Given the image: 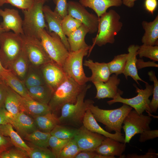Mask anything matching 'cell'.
<instances>
[{
  "mask_svg": "<svg viewBox=\"0 0 158 158\" xmlns=\"http://www.w3.org/2000/svg\"><path fill=\"white\" fill-rule=\"evenodd\" d=\"M91 46L75 51H70L62 67L67 75L80 85H84L89 81L83 67L84 57L87 55Z\"/></svg>",
  "mask_w": 158,
  "mask_h": 158,
  "instance_id": "obj_8",
  "label": "cell"
},
{
  "mask_svg": "<svg viewBox=\"0 0 158 158\" xmlns=\"http://www.w3.org/2000/svg\"><path fill=\"white\" fill-rule=\"evenodd\" d=\"M139 46L135 44L131 45L128 48V56L123 74L126 79L128 76L131 77L133 79L140 85L138 80L141 81L145 83L147 82L144 81L139 76L137 68L136 63L137 60V51Z\"/></svg>",
  "mask_w": 158,
  "mask_h": 158,
  "instance_id": "obj_21",
  "label": "cell"
},
{
  "mask_svg": "<svg viewBox=\"0 0 158 158\" xmlns=\"http://www.w3.org/2000/svg\"><path fill=\"white\" fill-rule=\"evenodd\" d=\"M137 54L141 58L145 57L153 61H158V46H152L143 44L139 46Z\"/></svg>",
  "mask_w": 158,
  "mask_h": 158,
  "instance_id": "obj_38",
  "label": "cell"
},
{
  "mask_svg": "<svg viewBox=\"0 0 158 158\" xmlns=\"http://www.w3.org/2000/svg\"><path fill=\"white\" fill-rule=\"evenodd\" d=\"M6 0H0V6H1L5 4Z\"/></svg>",
  "mask_w": 158,
  "mask_h": 158,
  "instance_id": "obj_55",
  "label": "cell"
},
{
  "mask_svg": "<svg viewBox=\"0 0 158 158\" xmlns=\"http://www.w3.org/2000/svg\"><path fill=\"white\" fill-rule=\"evenodd\" d=\"M4 104L6 109L12 116L21 111L18 94L8 86Z\"/></svg>",
  "mask_w": 158,
  "mask_h": 158,
  "instance_id": "obj_34",
  "label": "cell"
},
{
  "mask_svg": "<svg viewBox=\"0 0 158 158\" xmlns=\"http://www.w3.org/2000/svg\"><path fill=\"white\" fill-rule=\"evenodd\" d=\"M83 65L89 68L92 74L89 77V81L105 82L109 79L111 74L107 63L94 62L91 59L85 60Z\"/></svg>",
  "mask_w": 158,
  "mask_h": 158,
  "instance_id": "obj_23",
  "label": "cell"
},
{
  "mask_svg": "<svg viewBox=\"0 0 158 158\" xmlns=\"http://www.w3.org/2000/svg\"><path fill=\"white\" fill-rule=\"evenodd\" d=\"M120 79L118 75L113 74L105 82H95L92 83L97 90L95 98L98 99L106 98L114 99L121 91L118 88Z\"/></svg>",
  "mask_w": 158,
  "mask_h": 158,
  "instance_id": "obj_16",
  "label": "cell"
},
{
  "mask_svg": "<svg viewBox=\"0 0 158 158\" xmlns=\"http://www.w3.org/2000/svg\"><path fill=\"white\" fill-rule=\"evenodd\" d=\"M80 151L74 139H70L62 150L59 158H74Z\"/></svg>",
  "mask_w": 158,
  "mask_h": 158,
  "instance_id": "obj_39",
  "label": "cell"
},
{
  "mask_svg": "<svg viewBox=\"0 0 158 158\" xmlns=\"http://www.w3.org/2000/svg\"><path fill=\"white\" fill-rule=\"evenodd\" d=\"M158 137V130H145L140 134L139 139L140 142H143L150 140L156 138Z\"/></svg>",
  "mask_w": 158,
  "mask_h": 158,
  "instance_id": "obj_46",
  "label": "cell"
},
{
  "mask_svg": "<svg viewBox=\"0 0 158 158\" xmlns=\"http://www.w3.org/2000/svg\"><path fill=\"white\" fill-rule=\"evenodd\" d=\"M43 11L47 23V30L49 32H54L58 35L68 51H71L67 37L64 34L62 30V19L48 5L44 6Z\"/></svg>",
  "mask_w": 158,
  "mask_h": 158,
  "instance_id": "obj_17",
  "label": "cell"
},
{
  "mask_svg": "<svg viewBox=\"0 0 158 158\" xmlns=\"http://www.w3.org/2000/svg\"><path fill=\"white\" fill-rule=\"evenodd\" d=\"M51 135L50 133L44 132L37 129L26 134L24 139L34 146L47 148L49 147L48 142Z\"/></svg>",
  "mask_w": 158,
  "mask_h": 158,
  "instance_id": "obj_33",
  "label": "cell"
},
{
  "mask_svg": "<svg viewBox=\"0 0 158 158\" xmlns=\"http://www.w3.org/2000/svg\"><path fill=\"white\" fill-rule=\"evenodd\" d=\"M121 16L115 10L111 9L99 17L97 34L92 38V44L89 51V56L94 46L101 47L107 43L113 44L115 37L121 30L123 23Z\"/></svg>",
  "mask_w": 158,
  "mask_h": 158,
  "instance_id": "obj_1",
  "label": "cell"
},
{
  "mask_svg": "<svg viewBox=\"0 0 158 158\" xmlns=\"http://www.w3.org/2000/svg\"><path fill=\"white\" fill-rule=\"evenodd\" d=\"M13 145L10 139L0 134V153Z\"/></svg>",
  "mask_w": 158,
  "mask_h": 158,
  "instance_id": "obj_52",
  "label": "cell"
},
{
  "mask_svg": "<svg viewBox=\"0 0 158 158\" xmlns=\"http://www.w3.org/2000/svg\"><path fill=\"white\" fill-rule=\"evenodd\" d=\"M67 126L57 125L50 132L51 135L63 139L74 138L78 131V128Z\"/></svg>",
  "mask_w": 158,
  "mask_h": 158,
  "instance_id": "obj_36",
  "label": "cell"
},
{
  "mask_svg": "<svg viewBox=\"0 0 158 158\" xmlns=\"http://www.w3.org/2000/svg\"><path fill=\"white\" fill-rule=\"evenodd\" d=\"M21 35L23 41V49L30 65L40 68L52 61L44 49L40 39Z\"/></svg>",
  "mask_w": 158,
  "mask_h": 158,
  "instance_id": "obj_11",
  "label": "cell"
},
{
  "mask_svg": "<svg viewBox=\"0 0 158 158\" xmlns=\"http://www.w3.org/2000/svg\"><path fill=\"white\" fill-rule=\"evenodd\" d=\"M158 154L152 150H149L145 154L139 155L136 154H128L126 156L127 158H157L158 157Z\"/></svg>",
  "mask_w": 158,
  "mask_h": 158,
  "instance_id": "obj_49",
  "label": "cell"
},
{
  "mask_svg": "<svg viewBox=\"0 0 158 158\" xmlns=\"http://www.w3.org/2000/svg\"><path fill=\"white\" fill-rule=\"evenodd\" d=\"M29 66L28 59L23 48L20 55L13 63L8 70L11 71L23 82L28 73Z\"/></svg>",
  "mask_w": 158,
  "mask_h": 158,
  "instance_id": "obj_31",
  "label": "cell"
},
{
  "mask_svg": "<svg viewBox=\"0 0 158 158\" xmlns=\"http://www.w3.org/2000/svg\"><path fill=\"white\" fill-rule=\"evenodd\" d=\"M0 16L3 21L0 25L4 32L12 30L15 33L23 35V20L18 11L14 9L0 8Z\"/></svg>",
  "mask_w": 158,
  "mask_h": 158,
  "instance_id": "obj_15",
  "label": "cell"
},
{
  "mask_svg": "<svg viewBox=\"0 0 158 158\" xmlns=\"http://www.w3.org/2000/svg\"><path fill=\"white\" fill-rule=\"evenodd\" d=\"M89 32L88 28L83 24L68 37L67 40L71 51H76L89 46L85 40V36Z\"/></svg>",
  "mask_w": 158,
  "mask_h": 158,
  "instance_id": "obj_27",
  "label": "cell"
},
{
  "mask_svg": "<svg viewBox=\"0 0 158 158\" xmlns=\"http://www.w3.org/2000/svg\"><path fill=\"white\" fill-rule=\"evenodd\" d=\"M40 68L46 84L54 91L68 76L62 67L53 61Z\"/></svg>",
  "mask_w": 158,
  "mask_h": 158,
  "instance_id": "obj_14",
  "label": "cell"
},
{
  "mask_svg": "<svg viewBox=\"0 0 158 158\" xmlns=\"http://www.w3.org/2000/svg\"><path fill=\"white\" fill-rule=\"evenodd\" d=\"M83 125L89 130L110 138L121 142H124V136L121 132L111 133L104 129L97 123L89 109L86 111L83 121Z\"/></svg>",
  "mask_w": 158,
  "mask_h": 158,
  "instance_id": "obj_19",
  "label": "cell"
},
{
  "mask_svg": "<svg viewBox=\"0 0 158 158\" xmlns=\"http://www.w3.org/2000/svg\"><path fill=\"white\" fill-rule=\"evenodd\" d=\"M45 0V1H48L50 0Z\"/></svg>",
  "mask_w": 158,
  "mask_h": 158,
  "instance_id": "obj_57",
  "label": "cell"
},
{
  "mask_svg": "<svg viewBox=\"0 0 158 158\" xmlns=\"http://www.w3.org/2000/svg\"><path fill=\"white\" fill-rule=\"evenodd\" d=\"M12 116L5 108L4 105L0 106V126L11 123Z\"/></svg>",
  "mask_w": 158,
  "mask_h": 158,
  "instance_id": "obj_48",
  "label": "cell"
},
{
  "mask_svg": "<svg viewBox=\"0 0 158 158\" xmlns=\"http://www.w3.org/2000/svg\"><path fill=\"white\" fill-rule=\"evenodd\" d=\"M86 85L79 84L68 76L54 91L48 104L52 113L55 114L65 104L75 103L78 96Z\"/></svg>",
  "mask_w": 158,
  "mask_h": 158,
  "instance_id": "obj_4",
  "label": "cell"
},
{
  "mask_svg": "<svg viewBox=\"0 0 158 158\" xmlns=\"http://www.w3.org/2000/svg\"><path fill=\"white\" fill-rule=\"evenodd\" d=\"M1 78L12 90L23 97H30L24 82L10 70L7 69L2 74Z\"/></svg>",
  "mask_w": 158,
  "mask_h": 158,
  "instance_id": "obj_25",
  "label": "cell"
},
{
  "mask_svg": "<svg viewBox=\"0 0 158 158\" xmlns=\"http://www.w3.org/2000/svg\"><path fill=\"white\" fill-rule=\"evenodd\" d=\"M23 82L26 88L46 84L41 68L30 65Z\"/></svg>",
  "mask_w": 158,
  "mask_h": 158,
  "instance_id": "obj_32",
  "label": "cell"
},
{
  "mask_svg": "<svg viewBox=\"0 0 158 158\" xmlns=\"http://www.w3.org/2000/svg\"><path fill=\"white\" fill-rule=\"evenodd\" d=\"M28 153L30 158H56L51 150L47 148L39 147L32 145Z\"/></svg>",
  "mask_w": 158,
  "mask_h": 158,
  "instance_id": "obj_42",
  "label": "cell"
},
{
  "mask_svg": "<svg viewBox=\"0 0 158 158\" xmlns=\"http://www.w3.org/2000/svg\"><path fill=\"white\" fill-rule=\"evenodd\" d=\"M145 33L141 41L145 45H158V16L151 22L143 21L142 23Z\"/></svg>",
  "mask_w": 158,
  "mask_h": 158,
  "instance_id": "obj_26",
  "label": "cell"
},
{
  "mask_svg": "<svg viewBox=\"0 0 158 158\" xmlns=\"http://www.w3.org/2000/svg\"><path fill=\"white\" fill-rule=\"evenodd\" d=\"M35 0H6L5 4H9L12 6L23 10L30 8Z\"/></svg>",
  "mask_w": 158,
  "mask_h": 158,
  "instance_id": "obj_44",
  "label": "cell"
},
{
  "mask_svg": "<svg viewBox=\"0 0 158 158\" xmlns=\"http://www.w3.org/2000/svg\"><path fill=\"white\" fill-rule=\"evenodd\" d=\"M26 88L29 95L32 99L47 104H48L54 91L47 84Z\"/></svg>",
  "mask_w": 158,
  "mask_h": 158,
  "instance_id": "obj_28",
  "label": "cell"
},
{
  "mask_svg": "<svg viewBox=\"0 0 158 158\" xmlns=\"http://www.w3.org/2000/svg\"><path fill=\"white\" fill-rule=\"evenodd\" d=\"M21 111L35 117L52 112L48 104L36 101L30 97H23L18 94Z\"/></svg>",
  "mask_w": 158,
  "mask_h": 158,
  "instance_id": "obj_18",
  "label": "cell"
},
{
  "mask_svg": "<svg viewBox=\"0 0 158 158\" xmlns=\"http://www.w3.org/2000/svg\"><path fill=\"white\" fill-rule=\"evenodd\" d=\"M33 118L37 129L42 132L50 133L56 125L59 124L58 118L52 112Z\"/></svg>",
  "mask_w": 158,
  "mask_h": 158,
  "instance_id": "obj_30",
  "label": "cell"
},
{
  "mask_svg": "<svg viewBox=\"0 0 158 158\" xmlns=\"http://www.w3.org/2000/svg\"><path fill=\"white\" fill-rule=\"evenodd\" d=\"M39 36L42 44L50 59L62 67L69 52L59 36L45 29L40 31Z\"/></svg>",
  "mask_w": 158,
  "mask_h": 158,
  "instance_id": "obj_7",
  "label": "cell"
},
{
  "mask_svg": "<svg viewBox=\"0 0 158 158\" xmlns=\"http://www.w3.org/2000/svg\"><path fill=\"white\" fill-rule=\"evenodd\" d=\"M133 85L135 88V92L137 93L136 96L130 98H123L121 96L123 93L122 91L119 92L114 99L107 101V104L110 105L117 102L122 103L134 108L139 114H142L146 111L150 114V101L149 98L152 94L153 85L147 83H145V88L144 89L139 88L135 84Z\"/></svg>",
  "mask_w": 158,
  "mask_h": 158,
  "instance_id": "obj_9",
  "label": "cell"
},
{
  "mask_svg": "<svg viewBox=\"0 0 158 158\" xmlns=\"http://www.w3.org/2000/svg\"><path fill=\"white\" fill-rule=\"evenodd\" d=\"M82 24L80 21L74 18L70 15L67 14L62 19V28L63 32L68 37Z\"/></svg>",
  "mask_w": 158,
  "mask_h": 158,
  "instance_id": "obj_37",
  "label": "cell"
},
{
  "mask_svg": "<svg viewBox=\"0 0 158 158\" xmlns=\"http://www.w3.org/2000/svg\"><path fill=\"white\" fill-rule=\"evenodd\" d=\"M23 48L21 35L10 31L0 33V61L5 69H9L20 55Z\"/></svg>",
  "mask_w": 158,
  "mask_h": 158,
  "instance_id": "obj_6",
  "label": "cell"
},
{
  "mask_svg": "<svg viewBox=\"0 0 158 158\" xmlns=\"http://www.w3.org/2000/svg\"><path fill=\"white\" fill-rule=\"evenodd\" d=\"M150 80L153 82V97L150 104L151 113H155L158 108V80L154 72L150 71L148 73Z\"/></svg>",
  "mask_w": 158,
  "mask_h": 158,
  "instance_id": "obj_40",
  "label": "cell"
},
{
  "mask_svg": "<svg viewBox=\"0 0 158 158\" xmlns=\"http://www.w3.org/2000/svg\"><path fill=\"white\" fill-rule=\"evenodd\" d=\"M55 5L54 11L62 19L68 14L67 0H52Z\"/></svg>",
  "mask_w": 158,
  "mask_h": 158,
  "instance_id": "obj_45",
  "label": "cell"
},
{
  "mask_svg": "<svg viewBox=\"0 0 158 158\" xmlns=\"http://www.w3.org/2000/svg\"><path fill=\"white\" fill-rule=\"evenodd\" d=\"M79 2L70 1L68 2V14L80 21L93 34L97 32L99 18L94 14L90 13Z\"/></svg>",
  "mask_w": 158,
  "mask_h": 158,
  "instance_id": "obj_12",
  "label": "cell"
},
{
  "mask_svg": "<svg viewBox=\"0 0 158 158\" xmlns=\"http://www.w3.org/2000/svg\"><path fill=\"white\" fill-rule=\"evenodd\" d=\"M10 123L20 135L24 137L37 129L33 119L22 111L12 117Z\"/></svg>",
  "mask_w": 158,
  "mask_h": 158,
  "instance_id": "obj_22",
  "label": "cell"
},
{
  "mask_svg": "<svg viewBox=\"0 0 158 158\" xmlns=\"http://www.w3.org/2000/svg\"><path fill=\"white\" fill-rule=\"evenodd\" d=\"M128 56V54H123L114 56V59L107 63L111 74L118 75L123 73Z\"/></svg>",
  "mask_w": 158,
  "mask_h": 158,
  "instance_id": "obj_35",
  "label": "cell"
},
{
  "mask_svg": "<svg viewBox=\"0 0 158 158\" xmlns=\"http://www.w3.org/2000/svg\"><path fill=\"white\" fill-rule=\"evenodd\" d=\"M13 127L10 123L0 125V134L8 137L15 147L25 151L28 154L31 150L30 147L23 140L17 132L14 130Z\"/></svg>",
  "mask_w": 158,
  "mask_h": 158,
  "instance_id": "obj_29",
  "label": "cell"
},
{
  "mask_svg": "<svg viewBox=\"0 0 158 158\" xmlns=\"http://www.w3.org/2000/svg\"><path fill=\"white\" fill-rule=\"evenodd\" d=\"M69 140L61 139L51 135L49 140V146L56 158H59L62 150Z\"/></svg>",
  "mask_w": 158,
  "mask_h": 158,
  "instance_id": "obj_41",
  "label": "cell"
},
{
  "mask_svg": "<svg viewBox=\"0 0 158 158\" xmlns=\"http://www.w3.org/2000/svg\"><path fill=\"white\" fill-rule=\"evenodd\" d=\"M158 5L157 0H145L144 6L146 10L152 15Z\"/></svg>",
  "mask_w": 158,
  "mask_h": 158,
  "instance_id": "obj_51",
  "label": "cell"
},
{
  "mask_svg": "<svg viewBox=\"0 0 158 158\" xmlns=\"http://www.w3.org/2000/svg\"><path fill=\"white\" fill-rule=\"evenodd\" d=\"M85 7L92 9L99 18L111 7H119L122 4V0H79Z\"/></svg>",
  "mask_w": 158,
  "mask_h": 158,
  "instance_id": "obj_24",
  "label": "cell"
},
{
  "mask_svg": "<svg viewBox=\"0 0 158 158\" xmlns=\"http://www.w3.org/2000/svg\"><path fill=\"white\" fill-rule=\"evenodd\" d=\"M152 121L150 116L138 114L132 110L125 118L122 128L125 133L124 142L129 143L135 135L151 130L150 125Z\"/></svg>",
  "mask_w": 158,
  "mask_h": 158,
  "instance_id": "obj_10",
  "label": "cell"
},
{
  "mask_svg": "<svg viewBox=\"0 0 158 158\" xmlns=\"http://www.w3.org/2000/svg\"><path fill=\"white\" fill-rule=\"evenodd\" d=\"M4 150L0 153V158H26L29 157L28 153L18 147Z\"/></svg>",
  "mask_w": 158,
  "mask_h": 158,
  "instance_id": "obj_43",
  "label": "cell"
},
{
  "mask_svg": "<svg viewBox=\"0 0 158 158\" xmlns=\"http://www.w3.org/2000/svg\"><path fill=\"white\" fill-rule=\"evenodd\" d=\"M45 0H35L32 7L28 10L23 11L24 18L22 29L24 35L27 37L40 39V31L47 30L48 26L43 11Z\"/></svg>",
  "mask_w": 158,
  "mask_h": 158,
  "instance_id": "obj_5",
  "label": "cell"
},
{
  "mask_svg": "<svg viewBox=\"0 0 158 158\" xmlns=\"http://www.w3.org/2000/svg\"><path fill=\"white\" fill-rule=\"evenodd\" d=\"M74 158H111L99 154L95 151H84L79 152Z\"/></svg>",
  "mask_w": 158,
  "mask_h": 158,
  "instance_id": "obj_47",
  "label": "cell"
},
{
  "mask_svg": "<svg viewBox=\"0 0 158 158\" xmlns=\"http://www.w3.org/2000/svg\"><path fill=\"white\" fill-rule=\"evenodd\" d=\"M126 144L117 141L110 138L106 137L95 150L101 155L115 158V156L120 158L125 151Z\"/></svg>",
  "mask_w": 158,
  "mask_h": 158,
  "instance_id": "obj_20",
  "label": "cell"
},
{
  "mask_svg": "<svg viewBox=\"0 0 158 158\" xmlns=\"http://www.w3.org/2000/svg\"><path fill=\"white\" fill-rule=\"evenodd\" d=\"M91 85H86L78 97L75 103H67L61 108V116L58 118L59 124L72 126L78 128L83 125V119L89 105L94 103L90 99L84 100L87 90Z\"/></svg>",
  "mask_w": 158,
  "mask_h": 158,
  "instance_id": "obj_2",
  "label": "cell"
},
{
  "mask_svg": "<svg viewBox=\"0 0 158 158\" xmlns=\"http://www.w3.org/2000/svg\"><path fill=\"white\" fill-rule=\"evenodd\" d=\"M3 32H4L2 28H1L0 25V33H2Z\"/></svg>",
  "mask_w": 158,
  "mask_h": 158,
  "instance_id": "obj_56",
  "label": "cell"
},
{
  "mask_svg": "<svg viewBox=\"0 0 158 158\" xmlns=\"http://www.w3.org/2000/svg\"><path fill=\"white\" fill-rule=\"evenodd\" d=\"M94 104H90L89 109L96 121L104 125L106 130L109 132H121L123 120L133 108L123 104L122 106L117 109H104L95 106Z\"/></svg>",
  "mask_w": 158,
  "mask_h": 158,
  "instance_id": "obj_3",
  "label": "cell"
},
{
  "mask_svg": "<svg viewBox=\"0 0 158 158\" xmlns=\"http://www.w3.org/2000/svg\"><path fill=\"white\" fill-rule=\"evenodd\" d=\"M137 0H122V4L125 6L129 7H133L135 2Z\"/></svg>",
  "mask_w": 158,
  "mask_h": 158,
  "instance_id": "obj_53",
  "label": "cell"
},
{
  "mask_svg": "<svg viewBox=\"0 0 158 158\" xmlns=\"http://www.w3.org/2000/svg\"><path fill=\"white\" fill-rule=\"evenodd\" d=\"M105 138L89 130L82 125L78 128L74 138L81 151H95Z\"/></svg>",
  "mask_w": 158,
  "mask_h": 158,
  "instance_id": "obj_13",
  "label": "cell"
},
{
  "mask_svg": "<svg viewBox=\"0 0 158 158\" xmlns=\"http://www.w3.org/2000/svg\"><path fill=\"white\" fill-rule=\"evenodd\" d=\"M8 88V86L4 80L0 78V106L4 105Z\"/></svg>",
  "mask_w": 158,
  "mask_h": 158,
  "instance_id": "obj_50",
  "label": "cell"
},
{
  "mask_svg": "<svg viewBox=\"0 0 158 158\" xmlns=\"http://www.w3.org/2000/svg\"><path fill=\"white\" fill-rule=\"evenodd\" d=\"M6 70L7 69H5L3 66L0 61V78H1V76L2 73Z\"/></svg>",
  "mask_w": 158,
  "mask_h": 158,
  "instance_id": "obj_54",
  "label": "cell"
}]
</instances>
